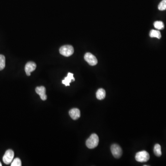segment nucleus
Masks as SVG:
<instances>
[{
  "mask_svg": "<svg viewBox=\"0 0 166 166\" xmlns=\"http://www.w3.org/2000/svg\"><path fill=\"white\" fill-rule=\"evenodd\" d=\"M22 165V161L20 159L18 158H16L12 161L11 163V166H21Z\"/></svg>",
  "mask_w": 166,
  "mask_h": 166,
  "instance_id": "obj_16",
  "label": "nucleus"
},
{
  "mask_svg": "<svg viewBox=\"0 0 166 166\" xmlns=\"http://www.w3.org/2000/svg\"><path fill=\"white\" fill-rule=\"evenodd\" d=\"M36 92L38 95H39L42 100L45 101L47 98L46 95V89L44 86H39L36 88Z\"/></svg>",
  "mask_w": 166,
  "mask_h": 166,
  "instance_id": "obj_8",
  "label": "nucleus"
},
{
  "mask_svg": "<svg viewBox=\"0 0 166 166\" xmlns=\"http://www.w3.org/2000/svg\"><path fill=\"white\" fill-rule=\"evenodd\" d=\"M71 81H75V78L74 77V75L71 72H68V76L65 78L64 80L62 81V83L65 85V86H70V83Z\"/></svg>",
  "mask_w": 166,
  "mask_h": 166,
  "instance_id": "obj_10",
  "label": "nucleus"
},
{
  "mask_svg": "<svg viewBox=\"0 0 166 166\" xmlns=\"http://www.w3.org/2000/svg\"><path fill=\"white\" fill-rule=\"evenodd\" d=\"M15 153L12 150H8L6 151L3 157V161L6 164L11 163L14 159Z\"/></svg>",
  "mask_w": 166,
  "mask_h": 166,
  "instance_id": "obj_4",
  "label": "nucleus"
},
{
  "mask_svg": "<svg viewBox=\"0 0 166 166\" xmlns=\"http://www.w3.org/2000/svg\"><path fill=\"white\" fill-rule=\"evenodd\" d=\"M98 136L96 134L91 135L89 138L86 140V145L89 149H92L98 146L99 144Z\"/></svg>",
  "mask_w": 166,
  "mask_h": 166,
  "instance_id": "obj_1",
  "label": "nucleus"
},
{
  "mask_svg": "<svg viewBox=\"0 0 166 166\" xmlns=\"http://www.w3.org/2000/svg\"><path fill=\"white\" fill-rule=\"evenodd\" d=\"M135 159L137 161L140 162H146L150 159V155L145 151L138 152L136 154Z\"/></svg>",
  "mask_w": 166,
  "mask_h": 166,
  "instance_id": "obj_3",
  "label": "nucleus"
},
{
  "mask_svg": "<svg viewBox=\"0 0 166 166\" xmlns=\"http://www.w3.org/2000/svg\"><path fill=\"white\" fill-rule=\"evenodd\" d=\"M36 67H37L36 64L34 63V62L30 61L26 63L25 68L26 75L27 76L31 75V72L34 71L36 69Z\"/></svg>",
  "mask_w": 166,
  "mask_h": 166,
  "instance_id": "obj_7",
  "label": "nucleus"
},
{
  "mask_svg": "<svg viewBox=\"0 0 166 166\" xmlns=\"http://www.w3.org/2000/svg\"><path fill=\"white\" fill-rule=\"evenodd\" d=\"M150 36L151 38H156L160 39L161 38V34L160 31L152 30L150 32Z\"/></svg>",
  "mask_w": 166,
  "mask_h": 166,
  "instance_id": "obj_13",
  "label": "nucleus"
},
{
  "mask_svg": "<svg viewBox=\"0 0 166 166\" xmlns=\"http://www.w3.org/2000/svg\"><path fill=\"white\" fill-rule=\"evenodd\" d=\"M154 154L158 157H161V147L159 144H156L154 148Z\"/></svg>",
  "mask_w": 166,
  "mask_h": 166,
  "instance_id": "obj_12",
  "label": "nucleus"
},
{
  "mask_svg": "<svg viewBox=\"0 0 166 166\" xmlns=\"http://www.w3.org/2000/svg\"><path fill=\"white\" fill-rule=\"evenodd\" d=\"M5 57L2 55H0V71L2 70L5 67Z\"/></svg>",
  "mask_w": 166,
  "mask_h": 166,
  "instance_id": "obj_15",
  "label": "nucleus"
},
{
  "mask_svg": "<svg viewBox=\"0 0 166 166\" xmlns=\"http://www.w3.org/2000/svg\"><path fill=\"white\" fill-rule=\"evenodd\" d=\"M85 60L91 66H95L98 63V60L93 55L90 53L85 54L84 56Z\"/></svg>",
  "mask_w": 166,
  "mask_h": 166,
  "instance_id": "obj_6",
  "label": "nucleus"
},
{
  "mask_svg": "<svg viewBox=\"0 0 166 166\" xmlns=\"http://www.w3.org/2000/svg\"><path fill=\"white\" fill-rule=\"evenodd\" d=\"M154 27L158 30H162L164 29V25L163 23L161 21H157L155 22L154 24Z\"/></svg>",
  "mask_w": 166,
  "mask_h": 166,
  "instance_id": "obj_14",
  "label": "nucleus"
},
{
  "mask_svg": "<svg viewBox=\"0 0 166 166\" xmlns=\"http://www.w3.org/2000/svg\"><path fill=\"white\" fill-rule=\"evenodd\" d=\"M96 97L98 100H102L106 97V91L103 89H99L96 93Z\"/></svg>",
  "mask_w": 166,
  "mask_h": 166,
  "instance_id": "obj_11",
  "label": "nucleus"
},
{
  "mask_svg": "<svg viewBox=\"0 0 166 166\" xmlns=\"http://www.w3.org/2000/svg\"><path fill=\"white\" fill-rule=\"evenodd\" d=\"M111 151L113 156L116 158H121L122 154V151L119 145L114 144L111 147Z\"/></svg>",
  "mask_w": 166,
  "mask_h": 166,
  "instance_id": "obj_5",
  "label": "nucleus"
},
{
  "mask_svg": "<svg viewBox=\"0 0 166 166\" xmlns=\"http://www.w3.org/2000/svg\"><path fill=\"white\" fill-rule=\"evenodd\" d=\"M70 116L71 119L74 120H76L80 117V111L78 108H72L69 112Z\"/></svg>",
  "mask_w": 166,
  "mask_h": 166,
  "instance_id": "obj_9",
  "label": "nucleus"
},
{
  "mask_svg": "<svg viewBox=\"0 0 166 166\" xmlns=\"http://www.w3.org/2000/svg\"><path fill=\"white\" fill-rule=\"evenodd\" d=\"M2 166V164L1 162H0V166Z\"/></svg>",
  "mask_w": 166,
  "mask_h": 166,
  "instance_id": "obj_18",
  "label": "nucleus"
},
{
  "mask_svg": "<svg viewBox=\"0 0 166 166\" xmlns=\"http://www.w3.org/2000/svg\"><path fill=\"white\" fill-rule=\"evenodd\" d=\"M159 10L163 11L166 10V0H162L158 5Z\"/></svg>",
  "mask_w": 166,
  "mask_h": 166,
  "instance_id": "obj_17",
  "label": "nucleus"
},
{
  "mask_svg": "<svg viewBox=\"0 0 166 166\" xmlns=\"http://www.w3.org/2000/svg\"><path fill=\"white\" fill-rule=\"evenodd\" d=\"M60 53L61 55L68 57L72 55L74 53V48L71 45H64L60 48Z\"/></svg>",
  "mask_w": 166,
  "mask_h": 166,
  "instance_id": "obj_2",
  "label": "nucleus"
}]
</instances>
